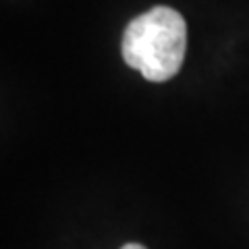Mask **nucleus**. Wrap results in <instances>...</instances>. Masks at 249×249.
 Here are the masks:
<instances>
[{
	"instance_id": "f257e3e1",
	"label": "nucleus",
	"mask_w": 249,
	"mask_h": 249,
	"mask_svg": "<svg viewBox=\"0 0 249 249\" xmlns=\"http://www.w3.org/2000/svg\"><path fill=\"white\" fill-rule=\"evenodd\" d=\"M187 52V23L170 6H154L124 27L121 54L147 81H168L181 71Z\"/></svg>"
},
{
	"instance_id": "f03ea898",
	"label": "nucleus",
	"mask_w": 249,
	"mask_h": 249,
	"mask_svg": "<svg viewBox=\"0 0 249 249\" xmlns=\"http://www.w3.org/2000/svg\"><path fill=\"white\" fill-rule=\"evenodd\" d=\"M121 249H145V247L139 245V243H127V245H123Z\"/></svg>"
}]
</instances>
